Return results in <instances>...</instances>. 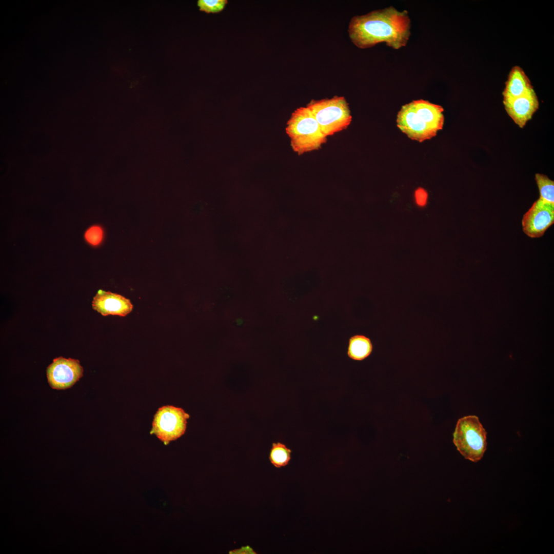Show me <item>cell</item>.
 Wrapping results in <instances>:
<instances>
[{
    "label": "cell",
    "instance_id": "cell-3",
    "mask_svg": "<svg viewBox=\"0 0 554 554\" xmlns=\"http://www.w3.org/2000/svg\"><path fill=\"white\" fill-rule=\"evenodd\" d=\"M285 130L292 150L300 155L319 150L327 140L306 107L297 108L292 112Z\"/></svg>",
    "mask_w": 554,
    "mask_h": 554
},
{
    "label": "cell",
    "instance_id": "cell-13",
    "mask_svg": "<svg viewBox=\"0 0 554 554\" xmlns=\"http://www.w3.org/2000/svg\"><path fill=\"white\" fill-rule=\"evenodd\" d=\"M292 451L281 442L273 443L270 451L269 459L276 468L287 465L291 459Z\"/></svg>",
    "mask_w": 554,
    "mask_h": 554
},
{
    "label": "cell",
    "instance_id": "cell-16",
    "mask_svg": "<svg viewBox=\"0 0 554 554\" xmlns=\"http://www.w3.org/2000/svg\"><path fill=\"white\" fill-rule=\"evenodd\" d=\"M227 3V0H199L197 6L200 11L215 13L222 11Z\"/></svg>",
    "mask_w": 554,
    "mask_h": 554
},
{
    "label": "cell",
    "instance_id": "cell-10",
    "mask_svg": "<svg viewBox=\"0 0 554 554\" xmlns=\"http://www.w3.org/2000/svg\"><path fill=\"white\" fill-rule=\"evenodd\" d=\"M503 102L508 114L521 128H523L526 122L531 118L539 105L533 89L522 96L511 100H503Z\"/></svg>",
    "mask_w": 554,
    "mask_h": 554
},
{
    "label": "cell",
    "instance_id": "cell-15",
    "mask_svg": "<svg viewBox=\"0 0 554 554\" xmlns=\"http://www.w3.org/2000/svg\"><path fill=\"white\" fill-rule=\"evenodd\" d=\"M85 242L90 246L96 247L100 246L105 239V231L100 225L89 227L84 234Z\"/></svg>",
    "mask_w": 554,
    "mask_h": 554
},
{
    "label": "cell",
    "instance_id": "cell-18",
    "mask_svg": "<svg viewBox=\"0 0 554 554\" xmlns=\"http://www.w3.org/2000/svg\"><path fill=\"white\" fill-rule=\"evenodd\" d=\"M230 554H255L254 550L250 546H242L239 549H235L229 552Z\"/></svg>",
    "mask_w": 554,
    "mask_h": 554
},
{
    "label": "cell",
    "instance_id": "cell-9",
    "mask_svg": "<svg viewBox=\"0 0 554 554\" xmlns=\"http://www.w3.org/2000/svg\"><path fill=\"white\" fill-rule=\"evenodd\" d=\"M92 308L103 316H125L133 308L130 300L124 296L100 289L92 302Z\"/></svg>",
    "mask_w": 554,
    "mask_h": 554
},
{
    "label": "cell",
    "instance_id": "cell-5",
    "mask_svg": "<svg viewBox=\"0 0 554 554\" xmlns=\"http://www.w3.org/2000/svg\"><path fill=\"white\" fill-rule=\"evenodd\" d=\"M453 437L457 450L465 459L477 462L482 458L487 448V432L477 416L459 419Z\"/></svg>",
    "mask_w": 554,
    "mask_h": 554
},
{
    "label": "cell",
    "instance_id": "cell-8",
    "mask_svg": "<svg viewBox=\"0 0 554 554\" xmlns=\"http://www.w3.org/2000/svg\"><path fill=\"white\" fill-rule=\"evenodd\" d=\"M554 223V204L539 199L523 215V232L529 237L538 238Z\"/></svg>",
    "mask_w": 554,
    "mask_h": 554
},
{
    "label": "cell",
    "instance_id": "cell-17",
    "mask_svg": "<svg viewBox=\"0 0 554 554\" xmlns=\"http://www.w3.org/2000/svg\"><path fill=\"white\" fill-rule=\"evenodd\" d=\"M414 199L416 204L418 207H425L427 205L428 200L427 191L423 188H418L414 192Z\"/></svg>",
    "mask_w": 554,
    "mask_h": 554
},
{
    "label": "cell",
    "instance_id": "cell-4",
    "mask_svg": "<svg viewBox=\"0 0 554 554\" xmlns=\"http://www.w3.org/2000/svg\"><path fill=\"white\" fill-rule=\"evenodd\" d=\"M306 107L327 137L346 129L352 121L349 105L343 96L311 100Z\"/></svg>",
    "mask_w": 554,
    "mask_h": 554
},
{
    "label": "cell",
    "instance_id": "cell-7",
    "mask_svg": "<svg viewBox=\"0 0 554 554\" xmlns=\"http://www.w3.org/2000/svg\"><path fill=\"white\" fill-rule=\"evenodd\" d=\"M46 372L52 388L66 389L71 387L83 377V368L78 360L60 357L53 359Z\"/></svg>",
    "mask_w": 554,
    "mask_h": 554
},
{
    "label": "cell",
    "instance_id": "cell-11",
    "mask_svg": "<svg viewBox=\"0 0 554 554\" xmlns=\"http://www.w3.org/2000/svg\"><path fill=\"white\" fill-rule=\"evenodd\" d=\"M533 87L524 70L515 66L511 69L503 91V100H508L522 96L528 92Z\"/></svg>",
    "mask_w": 554,
    "mask_h": 554
},
{
    "label": "cell",
    "instance_id": "cell-1",
    "mask_svg": "<svg viewBox=\"0 0 554 554\" xmlns=\"http://www.w3.org/2000/svg\"><path fill=\"white\" fill-rule=\"evenodd\" d=\"M410 19L407 11L392 6L355 16L350 21L348 33L352 43L361 49L385 42L394 49L405 46L410 35Z\"/></svg>",
    "mask_w": 554,
    "mask_h": 554
},
{
    "label": "cell",
    "instance_id": "cell-6",
    "mask_svg": "<svg viewBox=\"0 0 554 554\" xmlns=\"http://www.w3.org/2000/svg\"><path fill=\"white\" fill-rule=\"evenodd\" d=\"M189 418V415L181 408L162 406L154 416L150 432L167 445L185 433Z\"/></svg>",
    "mask_w": 554,
    "mask_h": 554
},
{
    "label": "cell",
    "instance_id": "cell-2",
    "mask_svg": "<svg viewBox=\"0 0 554 554\" xmlns=\"http://www.w3.org/2000/svg\"><path fill=\"white\" fill-rule=\"evenodd\" d=\"M443 111L442 106L428 101H413L402 107L397 115V126L410 138L422 142L442 129Z\"/></svg>",
    "mask_w": 554,
    "mask_h": 554
},
{
    "label": "cell",
    "instance_id": "cell-14",
    "mask_svg": "<svg viewBox=\"0 0 554 554\" xmlns=\"http://www.w3.org/2000/svg\"><path fill=\"white\" fill-rule=\"evenodd\" d=\"M535 179L539 190V199L554 204V182L547 176L539 173L536 174Z\"/></svg>",
    "mask_w": 554,
    "mask_h": 554
},
{
    "label": "cell",
    "instance_id": "cell-12",
    "mask_svg": "<svg viewBox=\"0 0 554 554\" xmlns=\"http://www.w3.org/2000/svg\"><path fill=\"white\" fill-rule=\"evenodd\" d=\"M373 344L371 340L363 334H355L348 341L347 355L352 360L362 361L372 353Z\"/></svg>",
    "mask_w": 554,
    "mask_h": 554
}]
</instances>
